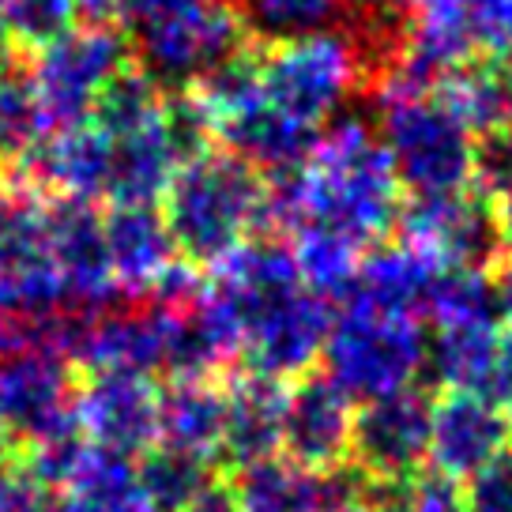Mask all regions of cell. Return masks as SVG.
Masks as SVG:
<instances>
[{
  "label": "cell",
  "mask_w": 512,
  "mask_h": 512,
  "mask_svg": "<svg viewBox=\"0 0 512 512\" xmlns=\"http://www.w3.org/2000/svg\"><path fill=\"white\" fill-rule=\"evenodd\" d=\"M358 403L332 384L320 369L302 381H290L283 392V430L279 456L305 471H332L351 456V426Z\"/></svg>",
  "instance_id": "16"
},
{
  "label": "cell",
  "mask_w": 512,
  "mask_h": 512,
  "mask_svg": "<svg viewBox=\"0 0 512 512\" xmlns=\"http://www.w3.org/2000/svg\"><path fill=\"white\" fill-rule=\"evenodd\" d=\"M132 467H136L140 494L147 497V505L155 512H185L192 497L219 475L215 460L185 452V448L162 445V441L140 452L132 460Z\"/></svg>",
  "instance_id": "27"
},
{
  "label": "cell",
  "mask_w": 512,
  "mask_h": 512,
  "mask_svg": "<svg viewBox=\"0 0 512 512\" xmlns=\"http://www.w3.org/2000/svg\"><path fill=\"white\" fill-rule=\"evenodd\" d=\"M482 396L494 400L497 407H505V411L512 415V332L509 328L501 332L494 369H490V381H486V388H482Z\"/></svg>",
  "instance_id": "39"
},
{
  "label": "cell",
  "mask_w": 512,
  "mask_h": 512,
  "mask_svg": "<svg viewBox=\"0 0 512 512\" xmlns=\"http://www.w3.org/2000/svg\"><path fill=\"white\" fill-rule=\"evenodd\" d=\"M403 189L373 121L339 113L317 132L302 166L268 177L264 230L287 238L317 226L354 249H373L396 234Z\"/></svg>",
  "instance_id": "1"
},
{
  "label": "cell",
  "mask_w": 512,
  "mask_h": 512,
  "mask_svg": "<svg viewBox=\"0 0 512 512\" xmlns=\"http://www.w3.org/2000/svg\"><path fill=\"white\" fill-rule=\"evenodd\" d=\"M42 490L46 486H38L27 475V467L19 464L16 452L8 460H0V512H31Z\"/></svg>",
  "instance_id": "35"
},
{
  "label": "cell",
  "mask_w": 512,
  "mask_h": 512,
  "mask_svg": "<svg viewBox=\"0 0 512 512\" xmlns=\"http://www.w3.org/2000/svg\"><path fill=\"white\" fill-rule=\"evenodd\" d=\"M87 19H113V0H80Z\"/></svg>",
  "instance_id": "42"
},
{
  "label": "cell",
  "mask_w": 512,
  "mask_h": 512,
  "mask_svg": "<svg viewBox=\"0 0 512 512\" xmlns=\"http://www.w3.org/2000/svg\"><path fill=\"white\" fill-rule=\"evenodd\" d=\"M72 415L95 448L136 460L159 441V381L132 369H87L76 377Z\"/></svg>",
  "instance_id": "9"
},
{
  "label": "cell",
  "mask_w": 512,
  "mask_h": 512,
  "mask_svg": "<svg viewBox=\"0 0 512 512\" xmlns=\"http://www.w3.org/2000/svg\"><path fill=\"white\" fill-rule=\"evenodd\" d=\"M396 230H400V241L452 268L494 272L505 256L494 211L475 189L452 192V196H407Z\"/></svg>",
  "instance_id": "10"
},
{
  "label": "cell",
  "mask_w": 512,
  "mask_h": 512,
  "mask_svg": "<svg viewBox=\"0 0 512 512\" xmlns=\"http://www.w3.org/2000/svg\"><path fill=\"white\" fill-rule=\"evenodd\" d=\"M479 46L512 53V0H471Z\"/></svg>",
  "instance_id": "36"
},
{
  "label": "cell",
  "mask_w": 512,
  "mask_h": 512,
  "mask_svg": "<svg viewBox=\"0 0 512 512\" xmlns=\"http://www.w3.org/2000/svg\"><path fill=\"white\" fill-rule=\"evenodd\" d=\"M430 388H400L354 407L351 460L369 479H415L430 456Z\"/></svg>",
  "instance_id": "11"
},
{
  "label": "cell",
  "mask_w": 512,
  "mask_h": 512,
  "mask_svg": "<svg viewBox=\"0 0 512 512\" xmlns=\"http://www.w3.org/2000/svg\"><path fill=\"white\" fill-rule=\"evenodd\" d=\"M76 366L46 347H19L0 354V411L16 448L31 445L72 422Z\"/></svg>",
  "instance_id": "14"
},
{
  "label": "cell",
  "mask_w": 512,
  "mask_h": 512,
  "mask_svg": "<svg viewBox=\"0 0 512 512\" xmlns=\"http://www.w3.org/2000/svg\"><path fill=\"white\" fill-rule=\"evenodd\" d=\"M12 181L42 196L98 204L106 200L110 181V140L91 117L80 125L57 128L19 166H12Z\"/></svg>",
  "instance_id": "17"
},
{
  "label": "cell",
  "mask_w": 512,
  "mask_h": 512,
  "mask_svg": "<svg viewBox=\"0 0 512 512\" xmlns=\"http://www.w3.org/2000/svg\"><path fill=\"white\" fill-rule=\"evenodd\" d=\"M27 64H31L38 98L46 106L49 128L57 132L91 117L98 95L110 87L113 76H121L132 64V53L113 19L83 16L57 42L27 57Z\"/></svg>",
  "instance_id": "7"
},
{
  "label": "cell",
  "mask_w": 512,
  "mask_h": 512,
  "mask_svg": "<svg viewBox=\"0 0 512 512\" xmlns=\"http://www.w3.org/2000/svg\"><path fill=\"white\" fill-rule=\"evenodd\" d=\"M0 46H4V0H0Z\"/></svg>",
  "instance_id": "44"
},
{
  "label": "cell",
  "mask_w": 512,
  "mask_h": 512,
  "mask_svg": "<svg viewBox=\"0 0 512 512\" xmlns=\"http://www.w3.org/2000/svg\"><path fill=\"white\" fill-rule=\"evenodd\" d=\"M64 287L46 241V196L19 181L0 185V317H49L64 309Z\"/></svg>",
  "instance_id": "8"
},
{
  "label": "cell",
  "mask_w": 512,
  "mask_h": 512,
  "mask_svg": "<svg viewBox=\"0 0 512 512\" xmlns=\"http://www.w3.org/2000/svg\"><path fill=\"white\" fill-rule=\"evenodd\" d=\"M509 456H512V445H509Z\"/></svg>",
  "instance_id": "45"
},
{
  "label": "cell",
  "mask_w": 512,
  "mask_h": 512,
  "mask_svg": "<svg viewBox=\"0 0 512 512\" xmlns=\"http://www.w3.org/2000/svg\"><path fill=\"white\" fill-rule=\"evenodd\" d=\"M475 192H486L490 211H494L497 234L512 249V136L486 140L479 147V166H475Z\"/></svg>",
  "instance_id": "33"
},
{
  "label": "cell",
  "mask_w": 512,
  "mask_h": 512,
  "mask_svg": "<svg viewBox=\"0 0 512 512\" xmlns=\"http://www.w3.org/2000/svg\"><path fill=\"white\" fill-rule=\"evenodd\" d=\"M283 392L287 384L256 377L249 369L230 366L223 373V441L215 464L223 475L238 467L260 464L279 456V430H283Z\"/></svg>",
  "instance_id": "18"
},
{
  "label": "cell",
  "mask_w": 512,
  "mask_h": 512,
  "mask_svg": "<svg viewBox=\"0 0 512 512\" xmlns=\"http://www.w3.org/2000/svg\"><path fill=\"white\" fill-rule=\"evenodd\" d=\"M464 486L467 512H512V456H501L497 464L482 467Z\"/></svg>",
  "instance_id": "34"
},
{
  "label": "cell",
  "mask_w": 512,
  "mask_h": 512,
  "mask_svg": "<svg viewBox=\"0 0 512 512\" xmlns=\"http://www.w3.org/2000/svg\"><path fill=\"white\" fill-rule=\"evenodd\" d=\"M347 0H238V16L245 31L260 46L287 42L309 31H328L343 16Z\"/></svg>",
  "instance_id": "30"
},
{
  "label": "cell",
  "mask_w": 512,
  "mask_h": 512,
  "mask_svg": "<svg viewBox=\"0 0 512 512\" xmlns=\"http://www.w3.org/2000/svg\"><path fill=\"white\" fill-rule=\"evenodd\" d=\"M185 512H241V505H238V494H234L230 479L219 471V475H215L200 494L192 497Z\"/></svg>",
  "instance_id": "40"
},
{
  "label": "cell",
  "mask_w": 512,
  "mask_h": 512,
  "mask_svg": "<svg viewBox=\"0 0 512 512\" xmlns=\"http://www.w3.org/2000/svg\"><path fill=\"white\" fill-rule=\"evenodd\" d=\"M332 317H336V305L302 287L294 298L275 305L268 317L249 328L234 366L279 384L302 381L320 366V351H324Z\"/></svg>",
  "instance_id": "13"
},
{
  "label": "cell",
  "mask_w": 512,
  "mask_h": 512,
  "mask_svg": "<svg viewBox=\"0 0 512 512\" xmlns=\"http://www.w3.org/2000/svg\"><path fill=\"white\" fill-rule=\"evenodd\" d=\"M46 241L53 272L61 279L72 309L98 313L121 302L110 272V253H106L102 211L91 200L46 196Z\"/></svg>",
  "instance_id": "12"
},
{
  "label": "cell",
  "mask_w": 512,
  "mask_h": 512,
  "mask_svg": "<svg viewBox=\"0 0 512 512\" xmlns=\"http://www.w3.org/2000/svg\"><path fill=\"white\" fill-rule=\"evenodd\" d=\"M102 230L121 302H147L177 260L162 211L151 204H110L102 211Z\"/></svg>",
  "instance_id": "20"
},
{
  "label": "cell",
  "mask_w": 512,
  "mask_h": 512,
  "mask_svg": "<svg viewBox=\"0 0 512 512\" xmlns=\"http://www.w3.org/2000/svg\"><path fill=\"white\" fill-rule=\"evenodd\" d=\"M110 140V181H106V200L110 204H151L159 208L162 192L170 185L174 170L181 166V155L170 144L166 132V106L162 117L151 125L125 132V136H106Z\"/></svg>",
  "instance_id": "22"
},
{
  "label": "cell",
  "mask_w": 512,
  "mask_h": 512,
  "mask_svg": "<svg viewBox=\"0 0 512 512\" xmlns=\"http://www.w3.org/2000/svg\"><path fill=\"white\" fill-rule=\"evenodd\" d=\"M512 415L479 392H437L430 415L426 467L452 482H467L482 467L509 456Z\"/></svg>",
  "instance_id": "15"
},
{
  "label": "cell",
  "mask_w": 512,
  "mask_h": 512,
  "mask_svg": "<svg viewBox=\"0 0 512 512\" xmlns=\"http://www.w3.org/2000/svg\"><path fill=\"white\" fill-rule=\"evenodd\" d=\"M256 68L264 95L298 125L317 132L336 121L362 87H369L366 64L343 27L256 46Z\"/></svg>",
  "instance_id": "5"
},
{
  "label": "cell",
  "mask_w": 512,
  "mask_h": 512,
  "mask_svg": "<svg viewBox=\"0 0 512 512\" xmlns=\"http://www.w3.org/2000/svg\"><path fill=\"white\" fill-rule=\"evenodd\" d=\"M64 512H155L136 486V467L128 456L91 448L80 475L61 490Z\"/></svg>",
  "instance_id": "28"
},
{
  "label": "cell",
  "mask_w": 512,
  "mask_h": 512,
  "mask_svg": "<svg viewBox=\"0 0 512 512\" xmlns=\"http://www.w3.org/2000/svg\"><path fill=\"white\" fill-rule=\"evenodd\" d=\"M358 512H415V479H369Z\"/></svg>",
  "instance_id": "38"
},
{
  "label": "cell",
  "mask_w": 512,
  "mask_h": 512,
  "mask_svg": "<svg viewBox=\"0 0 512 512\" xmlns=\"http://www.w3.org/2000/svg\"><path fill=\"white\" fill-rule=\"evenodd\" d=\"M113 23L136 68L162 91H189L215 64L249 46L238 4L226 0H113Z\"/></svg>",
  "instance_id": "3"
},
{
  "label": "cell",
  "mask_w": 512,
  "mask_h": 512,
  "mask_svg": "<svg viewBox=\"0 0 512 512\" xmlns=\"http://www.w3.org/2000/svg\"><path fill=\"white\" fill-rule=\"evenodd\" d=\"M91 448L95 445L83 437V430L76 426V418H72V422L57 426V430L46 433V437H38V441H31V445L16 448V456L38 486H46V490H57V494H61L64 486L80 475V467L87 464Z\"/></svg>",
  "instance_id": "32"
},
{
  "label": "cell",
  "mask_w": 512,
  "mask_h": 512,
  "mask_svg": "<svg viewBox=\"0 0 512 512\" xmlns=\"http://www.w3.org/2000/svg\"><path fill=\"white\" fill-rule=\"evenodd\" d=\"M49 132L53 128L34 87L31 64L19 61L16 53H0V162H8V170L19 166Z\"/></svg>",
  "instance_id": "26"
},
{
  "label": "cell",
  "mask_w": 512,
  "mask_h": 512,
  "mask_svg": "<svg viewBox=\"0 0 512 512\" xmlns=\"http://www.w3.org/2000/svg\"><path fill=\"white\" fill-rule=\"evenodd\" d=\"M373 128L407 196H452L475 189L479 144L437 91L377 95Z\"/></svg>",
  "instance_id": "4"
},
{
  "label": "cell",
  "mask_w": 512,
  "mask_h": 512,
  "mask_svg": "<svg viewBox=\"0 0 512 512\" xmlns=\"http://www.w3.org/2000/svg\"><path fill=\"white\" fill-rule=\"evenodd\" d=\"M437 98L456 113L471 136H512V53L486 49L448 68L437 80Z\"/></svg>",
  "instance_id": "21"
},
{
  "label": "cell",
  "mask_w": 512,
  "mask_h": 512,
  "mask_svg": "<svg viewBox=\"0 0 512 512\" xmlns=\"http://www.w3.org/2000/svg\"><path fill=\"white\" fill-rule=\"evenodd\" d=\"M501 324H452L426 336L422 388L430 392H479L490 381V369L501 343Z\"/></svg>",
  "instance_id": "23"
},
{
  "label": "cell",
  "mask_w": 512,
  "mask_h": 512,
  "mask_svg": "<svg viewBox=\"0 0 512 512\" xmlns=\"http://www.w3.org/2000/svg\"><path fill=\"white\" fill-rule=\"evenodd\" d=\"M223 381H162L159 384V441L196 456H219L223 441ZM219 467V464H215Z\"/></svg>",
  "instance_id": "24"
},
{
  "label": "cell",
  "mask_w": 512,
  "mask_h": 512,
  "mask_svg": "<svg viewBox=\"0 0 512 512\" xmlns=\"http://www.w3.org/2000/svg\"><path fill=\"white\" fill-rule=\"evenodd\" d=\"M415 512H467L464 486L445 475H415Z\"/></svg>",
  "instance_id": "37"
},
{
  "label": "cell",
  "mask_w": 512,
  "mask_h": 512,
  "mask_svg": "<svg viewBox=\"0 0 512 512\" xmlns=\"http://www.w3.org/2000/svg\"><path fill=\"white\" fill-rule=\"evenodd\" d=\"M426 336V324L415 317H388L358 305H336L317 369L354 403L377 400L422 384Z\"/></svg>",
  "instance_id": "6"
},
{
  "label": "cell",
  "mask_w": 512,
  "mask_h": 512,
  "mask_svg": "<svg viewBox=\"0 0 512 512\" xmlns=\"http://www.w3.org/2000/svg\"><path fill=\"white\" fill-rule=\"evenodd\" d=\"M16 452V441H12V433H8V422H4V411H0V460H8Z\"/></svg>",
  "instance_id": "43"
},
{
  "label": "cell",
  "mask_w": 512,
  "mask_h": 512,
  "mask_svg": "<svg viewBox=\"0 0 512 512\" xmlns=\"http://www.w3.org/2000/svg\"><path fill=\"white\" fill-rule=\"evenodd\" d=\"M226 479L238 494L241 512H332L324 471H305L287 456L238 467Z\"/></svg>",
  "instance_id": "25"
},
{
  "label": "cell",
  "mask_w": 512,
  "mask_h": 512,
  "mask_svg": "<svg viewBox=\"0 0 512 512\" xmlns=\"http://www.w3.org/2000/svg\"><path fill=\"white\" fill-rule=\"evenodd\" d=\"M437 268L441 260H433L430 253L388 238L362 253L354 279L336 298V305H358V309H373L388 317L422 320Z\"/></svg>",
  "instance_id": "19"
},
{
  "label": "cell",
  "mask_w": 512,
  "mask_h": 512,
  "mask_svg": "<svg viewBox=\"0 0 512 512\" xmlns=\"http://www.w3.org/2000/svg\"><path fill=\"white\" fill-rule=\"evenodd\" d=\"M497 272H501L494 279V287H497V313H501V328H509V332H512V260H505Z\"/></svg>",
  "instance_id": "41"
},
{
  "label": "cell",
  "mask_w": 512,
  "mask_h": 512,
  "mask_svg": "<svg viewBox=\"0 0 512 512\" xmlns=\"http://www.w3.org/2000/svg\"><path fill=\"white\" fill-rule=\"evenodd\" d=\"M83 19L80 0H4V46L38 53Z\"/></svg>",
  "instance_id": "31"
},
{
  "label": "cell",
  "mask_w": 512,
  "mask_h": 512,
  "mask_svg": "<svg viewBox=\"0 0 512 512\" xmlns=\"http://www.w3.org/2000/svg\"><path fill=\"white\" fill-rule=\"evenodd\" d=\"M264 200L268 177L223 147H208L177 166L159 211L177 256L208 272L264 230Z\"/></svg>",
  "instance_id": "2"
},
{
  "label": "cell",
  "mask_w": 512,
  "mask_h": 512,
  "mask_svg": "<svg viewBox=\"0 0 512 512\" xmlns=\"http://www.w3.org/2000/svg\"><path fill=\"white\" fill-rule=\"evenodd\" d=\"M422 324H430V328H452V324H501L494 272L441 264L437 275H433Z\"/></svg>",
  "instance_id": "29"
}]
</instances>
